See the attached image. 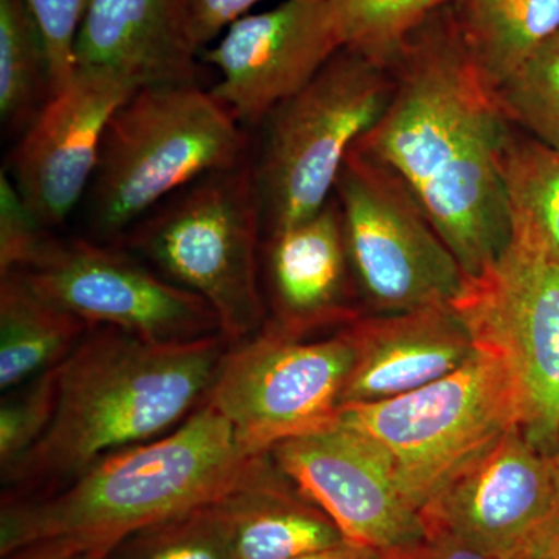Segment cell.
I'll list each match as a JSON object with an SVG mask.
<instances>
[{
    "mask_svg": "<svg viewBox=\"0 0 559 559\" xmlns=\"http://www.w3.org/2000/svg\"><path fill=\"white\" fill-rule=\"evenodd\" d=\"M76 551L62 540H39L3 555L2 559H68Z\"/></svg>",
    "mask_w": 559,
    "mask_h": 559,
    "instance_id": "d6a6232c",
    "label": "cell"
},
{
    "mask_svg": "<svg viewBox=\"0 0 559 559\" xmlns=\"http://www.w3.org/2000/svg\"><path fill=\"white\" fill-rule=\"evenodd\" d=\"M116 242L162 277L201 297L231 342L263 326V215L252 154L176 191Z\"/></svg>",
    "mask_w": 559,
    "mask_h": 559,
    "instance_id": "5b68a950",
    "label": "cell"
},
{
    "mask_svg": "<svg viewBox=\"0 0 559 559\" xmlns=\"http://www.w3.org/2000/svg\"><path fill=\"white\" fill-rule=\"evenodd\" d=\"M347 325L325 340L264 325L231 342L204 403L257 454L334 425L355 364Z\"/></svg>",
    "mask_w": 559,
    "mask_h": 559,
    "instance_id": "30bf717a",
    "label": "cell"
},
{
    "mask_svg": "<svg viewBox=\"0 0 559 559\" xmlns=\"http://www.w3.org/2000/svg\"><path fill=\"white\" fill-rule=\"evenodd\" d=\"M290 481L325 511L349 543L400 558L425 546L421 511L404 498L384 452L341 421L270 451Z\"/></svg>",
    "mask_w": 559,
    "mask_h": 559,
    "instance_id": "7c38bea8",
    "label": "cell"
},
{
    "mask_svg": "<svg viewBox=\"0 0 559 559\" xmlns=\"http://www.w3.org/2000/svg\"><path fill=\"white\" fill-rule=\"evenodd\" d=\"M337 421L384 452L404 498L418 511L510 430L520 399L502 360L477 347L454 373L378 403L348 404Z\"/></svg>",
    "mask_w": 559,
    "mask_h": 559,
    "instance_id": "52a82bcc",
    "label": "cell"
},
{
    "mask_svg": "<svg viewBox=\"0 0 559 559\" xmlns=\"http://www.w3.org/2000/svg\"><path fill=\"white\" fill-rule=\"evenodd\" d=\"M219 499V498H218ZM110 559H231L215 500L135 530Z\"/></svg>",
    "mask_w": 559,
    "mask_h": 559,
    "instance_id": "cb8c5ba5",
    "label": "cell"
},
{
    "mask_svg": "<svg viewBox=\"0 0 559 559\" xmlns=\"http://www.w3.org/2000/svg\"><path fill=\"white\" fill-rule=\"evenodd\" d=\"M259 455L202 401L171 432L106 455L53 491L3 498L0 555L39 540L109 554L135 530L221 498Z\"/></svg>",
    "mask_w": 559,
    "mask_h": 559,
    "instance_id": "3957f363",
    "label": "cell"
},
{
    "mask_svg": "<svg viewBox=\"0 0 559 559\" xmlns=\"http://www.w3.org/2000/svg\"><path fill=\"white\" fill-rule=\"evenodd\" d=\"M455 2V0H432L433 10L439 9L441 5H447V3Z\"/></svg>",
    "mask_w": 559,
    "mask_h": 559,
    "instance_id": "8d00e7d4",
    "label": "cell"
},
{
    "mask_svg": "<svg viewBox=\"0 0 559 559\" xmlns=\"http://www.w3.org/2000/svg\"><path fill=\"white\" fill-rule=\"evenodd\" d=\"M252 135L197 83L146 84L110 117L81 202L92 240L116 242L150 210L210 171L231 167Z\"/></svg>",
    "mask_w": 559,
    "mask_h": 559,
    "instance_id": "277c9868",
    "label": "cell"
},
{
    "mask_svg": "<svg viewBox=\"0 0 559 559\" xmlns=\"http://www.w3.org/2000/svg\"><path fill=\"white\" fill-rule=\"evenodd\" d=\"M495 94L513 127L559 148V33Z\"/></svg>",
    "mask_w": 559,
    "mask_h": 559,
    "instance_id": "d4e9b609",
    "label": "cell"
},
{
    "mask_svg": "<svg viewBox=\"0 0 559 559\" xmlns=\"http://www.w3.org/2000/svg\"><path fill=\"white\" fill-rule=\"evenodd\" d=\"M296 559H390L381 551L370 549V547L359 546V544L347 543L341 546L331 547V549L316 551V554L305 555Z\"/></svg>",
    "mask_w": 559,
    "mask_h": 559,
    "instance_id": "836d02e7",
    "label": "cell"
},
{
    "mask_svg": "<svg viewBox=\"0 0 559 559\" xmlns=\"http://www.w3.org/2000/svg\"><path fill=\"white\" fill-rule=\"evenodd\" d=\"M53 230L25 205L5 170L0 173V277L31 263Z\"/></svg>",
    "mask_w": 559,
    "mask_h": 559,
    "instance_id": "83f0119b",
    "label": "cell"
},
{
    "mask_svg": "<svg viewBox=\"0 0 559 559\" xmlns=\"http://www.w3.org/2000/svg\"><path fill=\"white\" fill-rule=\"evenodd\" d=\"M231 341L154 344L91 326L55 369V411L38 443L2 471L7 498L44 495L106 455L159 439L207 396Z\"/></svg>",
    "mask_w": 559,
    "mask_h": 559,
    "instance_id": "7a4b0ae2",
    "label": "cell"
},
{
    "mask_svg": "<svg viewBox=\"0 0 559 559\" xmlns=\"http://www.w3.org/2000/svg\"><path fill=\"white\" fill-rule=\"evenodd\" d=\"M509 559H527L525 558L524 550L520 549L516 551V554L511 555Z\"/></svg>",
    "mask_w": 559,
    "mask_h": 559,
    "instance_id": "74e56055",
    "label": "cell"
},
{
    "mask_svg": "<svg viewBox=\"0 0 559 559\" xmlns=\"http://www.w3.org/2000/svg\"><path fill=\"white\" fill-rule=\"evenodd\" d=\"M49 50L55 90L75 73V44L92 0H27Z\"/></svg>",
    "mask_w": 559,
    "mask_h": 559,
    "instance_id": "f1b7e54d",
    "label": "cell"
},
{
    "mask_svg": "<svg viewBox=\"0 0 559 559\" xmlns=\"http://www.w3.org/2000/svg\"><path fill=\"white\" fill-rule=\"evenodd\" d=\"M90 329L14 272L0 277V389L11 392L60 366Z\"/></svg>",
    "mask_w": 559,
    "mask_h": 559,
    "instance_id": "ffe728a7",
    "label": "cell"
},
{
    "mask_svg": "<svg viewBox=\"0 0 559 559\" xmlns=\"http://www.w3.org/2000/svg\"><path fill=\"white\" fill-rule=\"evenodd\" d=\"M500 555L488 554V551L476 549L468 544L460 543L457 539L447 536H432L425 546L404 555V557L392 559H509Z\"/></svg>",
    "mask_w": 559,
    "mask_h": 559,
    "instance_id": "4dcf8cb0",
    "label": "cell"
},
{
    "mask_svg": "<svg viewBox=\"0 0 559 559\" xmlns=\"http://www.w3.org/2000/svg\"><path fill=\"white\" fill-rule=\"evenodd\" d=\"M342 44L392 64L401 44L433 11L432 0H329Z\"/></svg>",
    "mask_w": 559,
    "mask_h": 559,
    "instance_id": "484cf974",
    "label": "cell"
},
{
    "mask_svg": "<svg viewBox=\"0 0 559 559\" xmlns=\"http://www.w3.org/2000/svg\"><path fill=\"white\" fill-rule=\"evenodd\" d=\"M392 69V100L355 148L404 180L466 277H477L511 238L500 157L514 127L471 60L451 3L406 36Z\"/></svg>",
    "mask_w": 559,
    "mask_h": 559,
    "instance_id": "6da1fadb",
    "label": "cell"
},
{
    "mask_svg": "<svg viewBox=\"0 0 559 559\" xmlns=\"http://www.w3.org/2000/svg\"><path fill=\"white\" fill-rule=\"evenodd\" d=\"M14 274L90 326H114L154 344L223 334L201 297L162 277L117 242L51 234L31 263Z\"/></svg>",
    "mask_w": 559,
    "mask_h": 559,
    "instance_id": "8fae6325",
    "label": "cell"
},
{
    "mask_svg": "<svg viewBox=\"0 0 559 559\" xmlns=\"http://www.w3.org/2000/svg\"><path fill=\"white\" fill-rule=\"evenodd\" d=\"M460 35L496 91L559 33V0H455Z\"/></svg>",
    "mask_w": 559,
    "mask_h": 559,
    "instance_id": "44dd1931",
    "label": "cell"
},
{
    "mask_svg": "<svg viewBox=\"0 0 559 559\" xmlns=\"http://www.w3.org/2000/svg\"><path fill=\"white\" fill-rule=\"evenodd\" d=\"M549 460L551 477H554L555 491H557L558 510H559V441L557 448L547 455Z\"/></svg>",
    "mask_w": 559,
    "mask_h": 559,
    "instance_id": "e575fe53",
    "label": "cell"
},
{
    "mask_svg": "<svg viewBox=\"0 0 559 559\" xmlns=\"http://www.w3.org/2000/svg\"><path fill=\"white\" fill-rule=\"evenodd\" d=\"M334 197L356 288L374 314L452 307L459 300L468 277L392 168L353 146Z\"/></svg>",
    "mask_w": 559,
    "mask_h": 559,
    "instance_id": "9c48e42d",
    "label": "cell"
},
{
    "mask_svg": "<svg viewBox=\"0 0 559 559\" xmlns=\"http://www.w3.org/2000/svg\"><path fill=\"white\" fill-rule=\"evenodd\" d=\"M57 95L46 39L27 0H0V123L20 139Z\"/></svg>",
    "mask_w": 559,
    "mask_h": 559,
    "instance_id": "7402d4cb",
    "label": "cell"
},
{
    "mask_svg": "<svg viewBox=\"0 0 559 559\" xmlns=\"http://www.w3.org/2000/svg\"><path fill=\"white\" fill-rule=\"evenodd\" d=\"M527 559H559V510L521 547Z\"/></svg>",
    "mask_w": 559,
    "mask_h": 559,
    "instance_id": "1f68e13d",
    "label": "cell"
},
{
    "mask_svg": "<svg viewBox=\"0 0 559 559\" xmlns=\"http://www.w3.org/2000/svg\"><path fill=\"white\" fill-rule=\"evenodd\" d=\"M191 0H92L75 44V69L103 70L132 86L201 84Z\"/></svg>",
    "mask_w": 559,
    "mask_h": 559,
    "instance_id": "ac0fdd59",
    "label": "cell"
},
{
    "mask_svg": "<svg viewBox=\"0 0 559 559\" xmlns=\"http://www.w3.org/2000/svg\"><path fill=\"white\" fill-rule=\"evenodd\" d=\"M55 369L25 382L13 396L3 400L0 406V469L10 468L49 428L57 390Z\"/></svg>",
    "mask_w": 559,
    "mask_h": 559,
    "instance_id": "4316f807",
    "label": "cell"
},
{
    "mask_svg": "<svg viewBox=\"0 0 559 559\" xmlns=\"http://www.w3.org/2000/svg\"><path fill=\"white\" fill-rule=\"evenodd\" d=\"M452 307L477 347L502 360L520 399L521 430L549 455L559 441V261L527 227Z\"/></svg>",
    "mask_w": 559,
    "mask_h": 559,
    "instance_id": "ba28073f",
    "label": "cell"
},
{
    "mask_svg": "<svg viewBox=\"0 0 559 559\" xmlns=\"http://www.w3.org/2000/svg\"><path fill=\"white\" fill-rule=\"evenodd\" d=\"M500 176L511 223L532 230L559 261V148L514 127L500 157Z\"/></svg>",
    "mask_w": 559,
    "mask_h": 559,
    "instance_id": "603a6c76",
    "label": "cell"
},
{
    "mask_svg": "<svg viewBox=\"0 0 559 559\" xmlns=\"http://www.w3.org/2000/svg\"><path fill=\"white\" fill-rule=\"evenodd\" d=\"M68 559H110L108 554L102 551H81V554L72 555Z\"/></svg>",
    "mask_w": 559,
    "mask_h": 559,
    "instance_id": "d590c367",
    "label": "cell"
},
{
    "mask_svg": "<svg viewBox=\"0 0 559 559\" xmlns=\"http://www.w3.org/2000/svg\"><path fill=\"white\" fill-rule=\"evenodd\" d=\"M557 510L549 460L516 428L441 489L421 514L429 538L447 536L511 557Z\"/></svg>",
    "mask_w": 559,
    "mask_h": 559,
    "instance_id": "9a60e30c",
    "label": "cell"
},
{
    "mask_svg": "<svg viewBox=\"0 0 559 559\" xmlns=\"http://www.w3.org/2000/svg\"><path fill=\"white\" fill-rule=\"evenodd\" d=\"M393 90L392 64L342 47L267 114L250 150L263 237L329 204L349 151L384 116Z\"/></svg>",
    "mask_w": 559,
    "mask_h": 559,
    "instance_id": "8992f818",
    "label": "cell"
},
{
    "mask_svg": "<svg viewBox=\"0 0 559 559\" xmlns=\"http://www.w3.org/2000/svg\"><path fill=\"white\" fill-rule=\"evenodd\" d=\"M260 2L263 0H191V36L200 53Z\"/></svg>",
    "mask_w": 559,
    "mask_h": 559,
    "instance_id": "f546056e",
    "label": "cell"
},
{
    "mask_svg": "<svg viewBox=\"0 0 559 559\" xmlns=\"http://www.w3.org/2000/svg\"><path fill=\"white\" fill-rule=\"evenodd\" d=\"M342 47L329 0H283L234 22L200 58L218 76L210 92L252 132Z\"/></svg>",
    "mask_w": 559,
    "mask_h": 559,
    "instance_id": "4fadbf2b",
    "label": "cell"
},
{
    "mask_svg": "<svg viewBox=\"0 0 559 559\" xmlns=\"http://www.w3.org/2000/svg\"><path fill=\"white\" fill-rule=\"evenodd\" d=\"M355 364L342 407L378 403L454 373L477 353L454 307L371 314L348 323Z\"/></svg>",
    "mask_w": 559,
    "mask_h": 559,
    "instance_id": "e0dca14e",
    "label": "cell"
},
{
    "mask_svg": "<svg viewBox=\"0 0 559 559\" xmlns=\"http://www.w3.org/2000/svg\"><path fill=\"white\" fill-rule=\"evenodd\" d=\"M134 90L114 73L75 69L16 140L5 171L46 229H58L80 209L110 117Z\"/></svg>",
    "mask_w": 559,
    "mask_h": 559,
    "instance_id": "5bb4252c",
    "label": "cell"
},
{
    "mask_svg": "<svg viewBox=\"0 0 559 559\" xmlns=\"http://www.w3.org/2000/svg\"><path fill=\"white\" fill-rule=\"evenodd\" d=\"M260 266L274 314L266 325L307 334L359 318L352 308L358 288L336 197L311 218L264 235Z\"/></svg>",
    "mask_w": 559,
    "mask_h": 559,
    "instance_id": "2e32d148",
    "label": "cell"
},
{
    "mask_svg": "<svg viewBox=\"0 0 559 559\" xmlns=\"http://www.w3.org/2000/svg\"><path fill=\"white\" fill-rule=\"evenodd\" d=\"M215 506L231 559H296L347 543L329 514L278 468L271 452L253 459Z\"/></svg>",
    "mask_w": 559,
    "mask_h": 559,
    "instance_id": "d6986e66",
    "label": "cell"
}]
</instances>
